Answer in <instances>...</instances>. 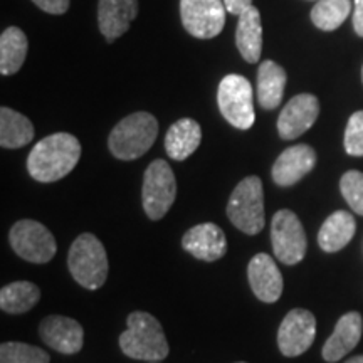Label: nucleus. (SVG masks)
I'll return each mask as SVG.
<instances>
[{
	"label": "nucleus",
	"mask_w": 363,
	"mask_h": 363,
	"mask_svg": "<svg viewBox=\"0 0 363 363\" xmlns=\"http://www.w3.org/2000/svg\"><path fill=\"white\" fill-rule=\"evenodd\" d=\"M81 143L69 133H54L45 136L30 150L27 170L34 180L43 184L65 179L78 165Z\"/></svg>",
	"instance_id": "obj_1"
},
{
	"label": "nucleus",
	"mask_w": 363,
	"mask_h": 363,
	"mask_svg": "<svg viewBox=\"0 0 363 363\" xmlns=\"http://www.w3.org/2000/svg\"><path fill=\"white\" fill-rule=\"evenodd\" d=\"M120 348L126 357L143 362H160L170 352L160 321L147 311L130 313L126 331L120 335Z\"/></svg>",
	"instance_id": "obj_2"
},
{
	"label": "nucleus",
	"mask_w": 363,
	"mask_h": 363,
	"mask_svg": "<svg viewBox=\"0 0 363 363\" xmlns=\"http://www.w3.org/2000/svg\"><path fill=\"white\" fill-rule=\"evenodd\" d=\"M158 121L150 113L138 111L123 118L110 133L108 147L118 160H136L153 147Z\"/></svg>",
	"instance_id": "obj_3"
},
{
	"label": "nucleus",
	"mask_w": 363,
	"mask_h": 363,
	"mask_svg": "<svg viewBox=\"0 0 363 363\" xmlns=\"http://www.w3.org/2000/svg\"><path fill=\"white\" fill-rule=\"evenodd\" d=\"M71 276L86 289H99L108 278V256L96 235L84 233L76 238L67 254Z\"/></svg>",
	"instance_id": "obj_4"
},
{
	"label": "nucleus",
	"mask_w": 363,
	"mask_h": 363,
	"mask_svg": "<svg viewBox=\"0 0 363 363\" xmlns=\"http://www.w3.org/2000/svg\"><path fill=\"white\" fill-rule=\"evenodd\" d=\"M227 217L244 234L256 235L264 229V190L259 177L239 182L227 202Z\"/></svg>",
	"instance_id": "obj_5"
},
{
	"label": "nucleus",
	"mask_w": 363,
	"mask_h": 363,
	"mask_svg": "<svg viewBox=\"0 0 363 363\" xmlns=\"http://www.w3.org/2000/svg\"><path fill=\"white\" fill-rule=\"evenodd\" d=\"M252 86L240 74H227L219 83L217 103L222 116L234 128L249 130L256 120L252 106Z\"/></svg>",
	"instance_id": "obj_6"
},
{
	"label": "nucleus",
	"mask_w": 363,
	"mask_h": 363,
	"mask_svg": "<svg viewBox=\"0 0 363 363\" xmlns=\"http://www.w3.org/2000/svg\"><path fill=\"white\" fill-rule=\"evenodd\" d=\"M177 197V180L174 170L165 160H155L148 165L143 177V208L152 220H160Z\"/></svg>",
	"instance_id": "obj_7"
},
{
	"label": "nucleus",
	"mask_w": 363,
	"mask_h": 363,
	"mask_svg": "<svg viewBox=\"0 0 363 363\" xmlns=\"http://www.w3.org/2000/svg\"><path fill=\"white\" fill-rule=\"evenodd\" d=\"M9 240L17 256L34 264H45L56 256L57 251L52 233L38 220L22 219L16 222L9 234Z\"/></svg>",
	"instance_id": "obj_8"
},
{
	"label": "nucleus",
	"mask_w": 363,
	"mask_h": 363,
	"mask_svg": "<svg viewBox=\"0 0 363 363\" xmlns=\"http://www.w3.org/2000/svg\"><path fill=\"white\" fill-rule=\"evenodd\" d=\"M272 252L283 264L294 266L306 254V234L301 220L294 212L283 208L276 212L271 222Z\"/></svg>",
	"instance_id": "obj_9"
},
{
	"label": "nucleus",
	"mask_w": 363,
	"mask_h": 363,
	"mask_svg": "<svg viewBox=\"0 0 363 363\" xmlns=\"http://www.w3.org/2000/svg\"><path fill=\"white\" fill-rule=\"evenodd\" d=\"M224 0H180L182 24L197 39L219 35L225 24Z\"/></svg>",
	"instance_id": "obj_10"
},
{
	"label": "nucleus",
	"mask_w": 363,
	"mask_h": 363,
	"mask_svg": "<svg viewBox=\"0 0 363 363\" xmlns=\"http://www.w3.org/2000/svg\"><path fill=\"white\" fill-rule=\"evenodd\" d=\"M316 337V318L311 311L296 308L281 321L278 347L284 357H299L310 350Z\"/></svg>",
	"instance_id": "obj_11"
},
{
	"label": "nucleus",
	"mask_w": 363,
	"mask_h": 363,
	"mask_svg": "<svg viewBox=\"0 0 363 363\" xmlns=\"http://www.w3.org/2000/svg\"><path fill=\"white\" fill-rule=\"evenodd\" d=\"M320 115V101L313 94L303 93L289 99L278 118V131L283 140H294L315 125Z\"/></svg>",
	"instance_id": "obj_12"
},
{
	"label": "nucleus",
	"mask_w": 363,
	"mask_h": 363,
	"mask_svg": "<svg viewBox=\"0 0 363 363\" xmlns=\"http://www.w3.org/2000/svg\"><path fill=\"white\" fill-rule=\"evenodd\" d=\"M39 335L49 348L65 355L81 352L84 343L83 326L67 316L52 315L44 318L39 325Z\"/></svg>",
	"instance_id": "obj_13"
},
{
	"label": "nucleus",
	"mask_w": 363,
	"mask_h": 363,
	"mask_svg": "<svg viewBox=\"0 0 363 363\" xmlns=\"http://www.w3.org/2000/svg\"><path fill=\"white\" fill-rule=\"evenodd\" d=\"M182 247L195 259L214 262L225 256V234L219 225L212 224V222L194 225L182 238Z\"/></svg>",
	"instance_id": "obj_14"
},
{
	"label": "nucleus",
	"mask_w": 363,
	"mask_h": 363,
	"mask_svg": "<svg viewBox=\"0 0 363 363\" xmlns=\"http://www.w3.org/2000/svg\"><path fill=\"white\" fill-rule=\"evenodd\" d=\"M316 165V152L310 145H294L286 148L272 165V180L279 187H291Z\"/></svg>",
	"instance_id": "obj_15"
},
{
	"label": "nucleus",
	"mask_w": 363,
	"mask_h": 363,
	"mask_svg": "<svg viewBox=\"0 0 363 363\" xmlns=\"http://www.w3.org/2000/svg\"><path fill=\"white\" fill-rule=\"evenodd\" d=\"M247 279L252 293L262 303H276L283 294V274L274 259L264 252L256 254L249 261Z\"/></svg>",
	"instance_id": "obj_16"
},
{
	"label": "nucleus",
	"mask_w": 363,
	"mask_h": 363,
	"mask_svg": "<svg viewBox=\"0 0 363 363\" xmlns=\"http://www.w3.org/2000/svg\"><path fill=\"white\" fill-rule=\"evenodd\" d=\"M363 320L362 315L357 311H350L343 315L335 326L331 337L323 345V358L326 362L333 363L342 360L345 355H348L353 348L357 347L362 338Z\"/></svg>",
	"instance_id": "obj_17"
},
{
	"label": "nucleus",
	"mask_w": 363,
	"mask_h": 363,
	"mask_svg": "<svg viewBox=\"0 0 363 363\" xmlns=\"http://www.w3.org/2000/svg\"><path fill=\"white\" fill-rule=\"evenodd\" d=\"M138 16V0H99L98 24L108 40H115L130 29Z\"/></svg>",
	"instance_id": "obj_18"
},
{
	"label": "nucleus",
	"mask_w": 363,
	"mask_h": 363,
	"mask_svg": "<svg viewBox=\"0 0 363 363\" xmlns=\"http://www.w3.org/2000/svg\"><path fill=\"white\" fill-rule=\"evenodd\" d=\"M202 142V128L192 118H182L170 126L165 135V152L172 160L189 158Z\"/></svg>",
	"instance_id": "obj_19"
},
{
	"label": "nucleus",
	"mask_w": 363,
	"mask_h": 363,
	"mask_svg": "<svg viewBox=\"0 0 363 363\" xmlns=\"http://www.w3.org/2000/svg\"><path fill=\"white\" fill-rule=\"evenodd\" d=\"M235 44L240 56L249 65L259 61L262 51V24L261 13L256 7L251 6L239 16L238 30H235Z\"/></svg>",
	"instance_id": "obj_20"
},
{
	"label": "nucleus",
	"mask_w": 363,
	"mask_h": 363,
	"mask_svg": "<svg viewBox=\"0 0 363 363\" xmlns=\"http://www.w3.org/2000/svg\"><path fill=\"white\" fill-rule=\"evenodd\" d=\"M355 230V217L347 211H337L321 225L318 233V244L325 252H338L348 246Z\"/></svg>",
	"instance_id": "obj_21"
},
{
	"label": "nucleus",
	"mask_w": 363,
	"mask_h": 363,
	"mask_svg": "<svg viewBox=\"0 0 363 363\" xmlns=\"http://www.w3.org/2000/svg\"><path fill=\"white\" fill-rule=\"evenodd\" d=\"M286 71L274 61H264L257 69V101L264 110L279 106L286 88Z\"/></svg>",
	"instance_id": "obj_22"
},
{
	"label": "nucleus",
	"mask_w": 363,
	"mask_h": 363,
	"mask_svg": "<svg viewBox=\"0 0 363 363\" xmlns=\"http://www.w3.org/2000/svg\"><path fill=\"white\" fill-rule=\"evenodd\" d=\"M34 126L21 113L2 106L0 110V145L2 148H22L33 142Z\"/></svg>",
	"instance_id": "obj_23"
},
{
	"label": "nucleus",
	"mask_w": 363,
	"mask_h": 363,
	"mask_svg": "<svg viewBox=\"0 0 363 363\" xmlns=\"http://www.w3.org/2000/svg\"><path fill=\"white\" fill-rule=\"evenodd\" d=\"M27 49V35L19 27H9L0 35V72L4 76L16 74L24 65Z\"/></svg>",
	"instance_id": "obj_24"
},
{
	"label": "nucleus",
	"mask_w": 363,
	"mask_h": 363,
	"mask_svg": "<svg viewBox=\"0 0 363 363\" xmlns=\"http://www.w3.org/2000/svg\"><path fill=\"white\" fill-rule=\"evenodd\" d=\"M40 299V291L34 283L29 281H16L4 286L0 291V308L2 311L11 315H21L38 305Z\"/></svg>",
	"instance_id": "obj_25"
},
{
	"label": "nucleus",
	"mask_w": 363,
	"mask_h": 363,
	"mask_svg": "<svg viewBox=\"0 0 363 363\" xmlns=\"http://www.w3.org/2000/svg\"><path fill=\"white\" fill-rule=\"evenodd\" d=\"M350 0H318L311 11V21L318 29L335 30L350 16Z\"/></svg>",
	"instance_id": "obj_26"
},
{
	"label": "nucleus",
	"mask_w": 363,
	"mask_h": 363,
	"mask_svg": "<svg viewBox=\"0 0 363 363\" xmlns=\"http://www.w3.org/2000/svg\"><path fill=\"white\" fill-rule=\"evenodd\" d=\"M48 352L33 345L6 342L0 347V363H49Z\"/></svg>",
	"instance_id": "obj_27"
},
{
	"label": "nucleus",
	"mask_w": 363,
	"mask_h": 363,
	"mask_svg": "<svg viewBox=\"0 0 363 363\" xmlns=\"http://www.w3.org/2000/svg\"><path fill=\"white\" fill-rule=\"evenodd\" d=\"M340 190L352 211L363 216V174L358 170L347 172L340 180Z\"/></svg>",
	"instance_id": "obj_28"
},
{
	"label": "nucleus",
	"mask_w": 363,
	"mask_h": 363,
	"mask_svg": "<svg viewBox=\"0 0 363 363\" xmlns=\"http://www.w3.org/2000/svg\"><path fill=\"white\" fill-rule=\"evenodd\" d=\"M345 150L352 157H363V111L353 113L345 130Z\"/></svg>",
	"instance_id": "obj_29"
},
{
	"label": "nucleus",
	"mask_w": 363,
	"mask_h": 363,
	"mask_svg": "<svg viewBox=\"0 0 363 363\" xmlns=\"http://www.w3.org/2000/svg\"><path fill=\"white\" fill-rule=\"evenodd\" d=\"M33 2L40 11L59 16V13H65L69 9L71 0H33Z\"/></svg>",
	"instance_id": "obj_30"
},
{
	"label": "nucleus",
	"mask_w": 363,
	"mask_h": 363,
	"mask_svg": "<svg viewBox=\"0 0 363 363\" xmlns=\"http://www.w3.org/2000/svg\"><path fill=\"white\" fill-rule=\"evenodd\" d=\"M224 6L229 13L240 16L246 9L252 6V0H224Z\"/></svg>",
	"instance_id": "obj_31"
},
{
	"label": "nucleus",
	"mask_w": 363,
	"mask_h": 363,
	"mask_svg": "<svg viewBox=\"0 0 363 363\" xmlns=\"http://www.w3.org/2000/svg\"><path fill=\"white\" fill-rule=\"evenodd\" d=\"M353 29L355 33L363 38V0H355L353 7Z\"/></svg>",
	"instance_id": "obj_32"
},
{
	"label": "nucleus",
	"mask_w": 363,
	"mask_h": 363,
	"mask_svg": "<svg viewBox=\"0 0 363 363\" xmlns=\"http://www.w3.org/2000/svg\"><path fill=\"white\" fill-rule=\"evenodd\" d=\"M345 363H363V355L353 357V358H350V360H347Z\"/></svg>",
	"instance_id": "obj_33"
},
{
	"label": "nucleus",
	"mask_w": 363,
	"mask_h": 363,
	"mask_svg": "<svg viewBox=\"0 0 363 363\" xmlns=\"http://www.w3.org/2000/svg\"><path fill=\"white\" fill-rule=\"evenodd\" d=\"M362 81H363V67H362Z\"/></svg>",
	"instance_id": "obj_34"
},
{
	"label": "nucleus",
	"mask_w": 363,
	"mask_h": 363,
	"mask_svg": "<svg viewBox=\"0 0 363 363\" xmlns=\"http://www.w3.org/2000/svg\"><path fill=\"white\" fill-rule=\"evenodd\" d=\"M238 363H246V362H238Z\"/></svg>",
	"instance_id": "obj_35"
},
{
	"label": "nucleus",
	"mask_w": 363,
	"mask_h": 363,
	"mask_svg": "<svg viewBox=\"0 0 363 363\" xmlns=\"http://www.w3.org/2000/svg\"><path fill=\"white\" fill-rule=\"evenodd\" d=\"M152 363H155V362H152Z\"/></svg>",
	"instance_id": "obj_36"
}]
</instances>
